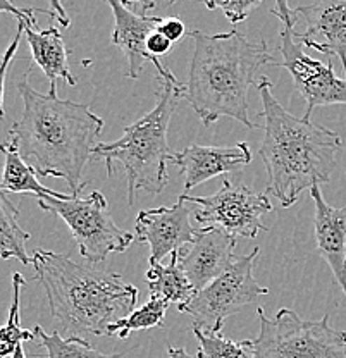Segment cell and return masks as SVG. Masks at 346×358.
Wrapping results in <instances>:
<instances>
[{
  "instance_id": "6da1fadb",
  "label": "cell",
  "mask_w": 346,
  "mask_h": 358,
  "mask_svg": "<svg viewBox=\"0 0 346 358\" xmlns=\"http://www.w3.org/2000/svg\"><path fill=\"white\" fill-rule=\"evenodd\" d=\"M28 78L29 71L17 81L24 110L10 128L9 141L38 178L64 179L71 195H81L90 185L83 179V169L100 143L103 119L83 103L36 92Z\"/></svg>"
},
{
  "instance_id": "7a4b0ae2",
  "label": "cell",
  "mask_w": 346,
  "mask_h": 358,
  "mask_svg": "<svg viewBox=\"0 0 346 358\" xmlns=\"http://www.w3.org/2000/svg\"><path fill=\"white\" fill-rule=\"evenodd\" d=\"M195 43L185 99L206 126L231 117L250 129L248 90L266 66H279L264 40L247 38L236 29L207 35L200 29L188 33Z\"/></svg>"
},
{
  "instance_id": "3957f363",
  "label": "cell",
  "mask_w": 346,
  "mask_h": 358,
  "mask_svg": "<svg viewBox=\"0 0 346 358\" xmlns=\"http://www.w3.org/2000/svg\"><path fill=\"white\" fill-rule=\"evenodd\" d=\"M264 110L259 155L267 171V193L291 207L305 189L329 182L343 140L321 124L296 117L274 96L269 78L257 81Z\"/></svg>"
},
{
  "instance_id": "277c9868",
  "label": "cell",
  "mask_w": 346,
  "mask_h": 358,
  "mask_svg": "<svg viewBox=\"0 0 346 358\" xmlns=\"http://www.w3.org/2000/svg\"><path fill=\"white\" fill-rule=\"evenodd\" d=\"M35 279L45 289L59 329L69 338L107 336L109 327L135 310L136 286L121 274L95 264L74 262L68 253L36 248L31 255Z\"/></svg>"
},
{
  "instance_id": "5b68a950",
  "label": "cell",
  "mask_w": 346,
  "mask_h": 358,
  "mask_svg": "<svg viewBox=\"0 0 346 358\" xmlns=\"http://www.w3.org/2000/svg\"><path fill=\"white\" fill-rule=\"evenodd\" d=\"M185 85L180 81H162L157 103L143 117L126 126L124 133L113 143H99L93 159L103 160L107 176L115 174V166H122L128 182V205H135L138 192L159 195L169 181L167 162L174 152L169 148L167 131L173 114L185 99Z\"/></svg>"
},
{
  "instance_id": "8992f818",
  "label": "cell",
  "mask_w": 346,
  "mask_h": 358,
  "mask_svg": "<svg viewBox=\"0 0 346 358\" xmlns=\"http://www.w3.org/2000/svg\"><path fill=\"white\" fill-rule=\"evenodd\" d=\"M260 333L250 339L255 358H346V333L329 326V315L303 320L289 308L267 317L257 308Z\"/></svg>"
},
{
  "instance_id": "52a82bcc",
  "label": "cell",
  "mask_w": 346,
  "mask_h": 358,
  "mask_svg": "<svg viewBox=\"0 0 346 358\" xmlns=\"http://www.w3.org/2000/svg\"><path fill=\"white\" fill-rule=\"evenodd\" d=\"M42 210L57 215L68 224L80 253L88 264L106 262L110 253H122L135 240V234L115 226L109 212V203L100 192H93L85 199L73 195L69 200L54 196L38 199Z\"/></svg>"
},
{
  "instance_id": "ba28073f",
  "label": "cell",
  "mask_w": 346,
  "mask_h": 358,
  "mask_svg": "<svg viewBox=\"0 0 346 358\" xmlns=\"http://www.w3.org/2000/svg\"><path fill=\"white\" fill-rule=\"evenodd\" d=\"M259 253L260 248H254L248 255L236 257L233 266L221 278L196 291L189 301L178 305L180 312L192 317L193 327L219 334L229 317L236 315L254 303L257 298L269 293V288L259 285L254 278V266Z\"/></svg>"
},
{
  "instance_id": "9c48e42d",
  "label": "cell",
  "mask_w": 346,
  "mask_h": 358,
  "mask_svg": "<svg viewBox=\"0 0 346 358\" xmlns=\"http://www.w3.org/2000/svg\"><path fill=\"white\" fill-rule=\"evenodd\" d=\"M271 13L282 24L281 42H279L282 62H279V66L288 69L295 81L296 90L307 102V110H305L303 117L310 121V115L315 107L346 106V80L336 76L333 59L324 64L305 54L303 45L295 36L296 17L291 7L284 0H277Z\"/></svg>"
},
{
  "instance_id": "30bf717a",
  "label": "cell",
  "mask_w": 346,
  "mask_h": 358,
  "mask_svg": "<svg viewBox=\"0 0 346 358\" xmlns=\"http://www.w3.org/2000/svg\"><path fill=\"white\" fill-rule=\"evenodd\" d=\"M221 189L208 196H195L181 193L186 201L199 205L195 208V221L203 227H215L226 233L243 238L259 236L267 226L260 222L264 214L273 210L267 193H259L248 186H234L228 178H222Z\"/></svg>"
},
{
  "instance_id": "8fae6325",
  "label": "cell",
  "mask_w": 346,
  "mask_h": 358,
  "mask_svg": "<svg viewBox=\"0 0 346 358\" xmlns=\"http://www.w3.org/2000/svg\"><path fill=\"white\" fill-rule=\"evenodd\" d=\"M109 7L114 14V31L110 40L117 45L128 61V78L136 80L140 78L143 66L152 62L157 71L161 81L176 83L178 78L169 71V67L162 64L159 59L152 57L147 52V38L152 31L159 28L162 17L154 16L150 10L154 9V2H119L109 0Z\"/></svg>"
},
{
  "instance_id": "7c38bea8",
  "label": "cell",
  "mask_w": 346,
  "mask_h": 358,
  "mask_svg": "<svg viewBox=\"0 0 346 358\" xmlns=\"http://www.w3.org/2000/svg\"><path fill=\"white\" fill-rule=\"evenodd\" d=\"M192 203L180 196L171 207L140 210L136 215L135 234L141 243L150 246L148 262H161L164 257L183 250L195 241L196 229L192 224Z\"/></svg>"
},
{
  "instance_id": "4fadbf2b",
  "label": "cell",
  "mask_w": 346,
  "mask_h": 358,
  "mask_svg": "<svg viewBox=\"0 0 346 358\" xmlns=\"http://www.w3.org/2000/svg\"><path fill=\"white\" fill-rule=\"evenodd\" d=\"M303 33H296L301 45L321 54L340 57L346 74V0H319L293 9Z\"/></svg>"
},
{
  "instance_id": "5bb4252c",
  "label": "cell",
  "mask_w": 346,
  "mask_h": 358,
  "mask_svg": "<svg viewBox=\"0 0 346 358\" xmlns=\"http://www.w3.org/2000/svg\"><path fill=\"white\" fill-rule=\"evenodd\" d=\"M234 248L236 238L233 234L215 227L196 229L195 241L180 250V264L195 291L203 289L233 266Z\"/></svg>"
},
{
  "instance_id": "9a60e30c",
  "label": "cell",
  "mask_w": 346,
  "mask_h": 358,
  "mask_svg": "<svg viewBox=\"0 0 346 358\" xmlns=\"http://www.w3.org/2000/svg\"><path fill=\"white\" fill-rule=\"evenodd\" d=\"M171 162L185 176L183 193L189 195V189L208 179L243 171L252 162V150L247 141H240L231 147L192 145L185 150L174 152Z\"/></svg>"
},
{
  "instance_id": "2e32d148",
  "label": "cell",
  "mask_w": 346,
  "mask_h": 358,
  "mask_svg": "<svg viewBox=\"0 0 346 358\" xmlns=\"http://www.w3.org/2000/svg\"><path fill=\"white\" fill-rule=\"evenodd\" d=\"M315 203V241L319 255L329 266L346 296V207H333L324 200L321 186L310 189Z\"/></svg>"
},
{
  "instance_id": "e0dca14e",
  "label": "cell",
  "mask_w": 346,
  "mask_h": 358,
  "mask_svg": "<svg viewBox=\"0 0 346 358\" xmlns=\"http://www.w3.org/2000/svg\"><path fill=\"white\" fill-rule=\"evenodd\" d=\"M36 28L38 26L24 22V35L28 40L29 50H31V59L43 71L50 83L48 93L57 95V80H64L69 87H74L78 83L68 64L69 52L57 26H48L47 29Z\"/></svg>"
},
{
  "instance_id": "ac0fdd59",
  "label": "cell",
  "mask_w": 346,
  "mask_h": 358,
  "mask_svg": "<svg viewBox=\"0 0 346 358\" xmlns=\"http://www.w3.org/2000/svg\"><path fill=\"white\" fill-rule=\"evenodd\" d=\"M0 152L3 154V173L0 179V186L6 193H21V195H36L38 199L43 196H54L59 200H69L73 195L52 192L38 181V174L35 173L29 164H26L23 157L17 152V147L13 141L7 140L0 143Z\"/></svg>"
},
{
  "instance_id": "d6986e66",
  "label": "cell",
  "mask_w": 346,
  "mask_h": 358,
  "mask_svg": "<svg viewBox=\"0 0 346 358\" xmlns=\"http://www.w3.org/2000/svg\"><path fill=\"white\" fill-rule=\"evenodd\" d=\"M147 279L150 298H159L167 303L183 305L192 300L193 294L196 293L181 267L180 252H174L171 255V262L167 266H162L161 262L150 264Z\"/></svg>"
},
{
  "instance_id": "ffe728a7",
  "label": "cell",
  "mask_w": 346,
  "mask_h": 358,
  "mask_svg": "<svg viewBox=\"0 0 346 358\" xmlns=\"http://www.w3.org/2000/svg\"><path fill=\"white\" fill-rule=\"evenodd\" d=\"M17 215L20 212L0 186V259H16L28 266L31 264V259L26 253V243L31 234L20 226Z\"/></svg>"
},
{
  "instance_id": "44dd1931",
  "label": "cell",
  "mask_w": 346,
  "mask_h": 358,
  "mask_svg": "<svg viewBox=\"0 0 346 358\" xmlns=\"http://www.w3.org/2000/svg\"><path fill=\"white\" fill-rule=\"evenodd\" d=\"M26 279L20 272L13 274V301L9 307L7 322L0 326V358H13L16 350L23 346L24 341L35 339V331L21 327V289Z\"/></svg>"
},
{
  "instance_id": "7402d4cb",
  "label": "cell",
  "mask_w": 346,
  "mask_h": 358,
  "mask_svg": "<svg viewBox=\"0 0 346 358\" xmlns=\"http://www.w3.org/2000/svg\"><path fill=\"white\" fill-rule=\"evenodd\" d=\"M35 336H38L40 346L45 350V358H122V355H107L93 348L83 338L64 339L59 331L47 334L42 326H36Z\"/></svg>"
},
{
  "instance_id": "603a6c76",
  "label": "cell",
  "mask_w": 346,
  "mask_h": 358,
  "mask_svg": "<svg viewBox=\"0 0 346 358\" xmlns=\"http://www.w3.org/2000/svg\"><path fill=\"white\" fill-rule=\"evenodd\" d=\"M169 305L171 303L159 300V298H150L147 303L133 310L128 317L113 324L109 327L107 336H117V338L126 339L129 338L133 331H148L155 329V327H162Z\"/></svg>"
},
{
  "instance_id": "cb8c5ba5",
  "label": "cell",
  "mask_w": 346,
  "mask_h": 358,
  "mask_svg": "<svg viewBox=\"0 0 346 358\" xmlns=\"http://www.w3.org/2000/svg\"><path fill=\"white\" fill-rule=\"evenodd\" d=\"M193 334L199 339V358H255L250 341H233L221 333H206L196 327Z\"/></svg>"
},
{
  "instance_id": "d4e9b609",
  "label": "cell",
  "mask_w": 346,
  "mask_h": 358,
  "mask_svg": "<svg viewBox=\"0 0 346 358\" xmlns=\"http://www.w3.org/2000/svg\"><path fill=\"white\" fill-rule=\"evenodd\" d=\"M203 6L210 10L221 9L233 24H238V22L247 20L248 14L257 9L260 2L259 0H245V2L243 0H236V2H208L207 0L203 2Z\"/></svg>"
},
{
  "instance_id": "484cf974",
  "label": "cell",
  "mask_w": 346,
  "mask_h": 358,
  "mask_svg": "<svg viewBox=\"0 0 346 358\" xmlns=\"http://www.w3.org/2000/svg\"><path fill=\"white\" fill-rule=\"evenodd\" d=\"M24 35V22L17 21V31L16 36L13 38L9 47H7L6 54H3L2 62H0V119L6 117V110H3V95H6V78H7V71H9L10 62H13L14 55H16L17 47H20L21 36Z\"/></svg>"
},
{
  "instance_id": "4316f807",
  "label": "cell",
  "mask_w": 346,
  "mask_h": 358,
  "mask_svg": "<svg viewBox=\"0 0 346 358\" xmlns=\"http://www.w3.org/2000/svg\"><path fill=\"white\" fill-rule=\"evenodd\" d=\"M0 13H7V14H13L16 16L17 21H24L31 26H38L36 24V17L35 14H48L50 17H54V13L50 10H43V9H24V7H16L13 6L10 2L7 0H0Z\"/></svg>"
},
{
  "instance_id": "83f0119b",
  "label": "cell",
  "mask_w": 346,
  "mask_h": 358,
  "mask_svg": "<svg viewBox=\"0 0 346 358\" xmlns=\"http://www.w3.org/2000/svg\"><path fill=\"white\" fill-rule=\"evenodd\" d=\"M159 33H162L171 43H178L186 35L185 22L178 17H162L161 24H159Z\"/></svg>"
},
{
  "instance_id": "f1b7e54d",
  "label": "cell",
  "mask_w": 346,
  "mask_h": 358,
  "mask_svg": "<svg viewBox=\"0 0 346 358\" xmlns=\"http://www.w3.org/2000/svg\"><path fill=\"white\" fill-rule=\"evenodd\" d=\"M173 45L174 43H171L162 33H159V29H155V31H152L150 36L147 38V52L152 57L161 61V57H164V55H167L173 50Z\"/></svg>"
},
{
  "instance_id": "f546056e",
  "label": "cell",
  "mask_w": 346,
  "mask_h": 358,
  "mask_svg": "<svg viewBox=\"0 0 346 358\" xmlns=\"http://www.w3.org/2000/svg\"><path fill=\"white\" fill-rule=\"evenodd\" d=\"M50 9H52V13H54L55 20L61 22V26H64V28H68V26L71 24V20H69L68 14H66L64 7H62L59 2H52V3H50Z\"/></svg>"
},
{
  "instance_id": "4dcf8cb0",
  "label": "cell",
  "mask_w": 346,
  "mask_h": 358,
  "mask_svg": "<svg viewBox=\"0 0 346 358\" xmlns=\"http://www.w3.org/2000/svg\"><path fill=\"white\" fill-rule=\"evenodd\" d=\"M167 353H169V358H199L193 357L186 352V348H174V346H167Z\"/></svg>"
},
{
  "instance_id": "1f68e13d",
  "label": "cell",
  "mask_w": 346,
  "mask_h": 358,
  "mask_svg": "<svg viewBox=\"0 0 346 358\" xmlns=\"http://www.w3.org/2000/svg\"><path fill=\"white\" fill-rule=\"evenodd\" d=\"M13 358H26V353H24L23 346H20V348L16 350V353H14Z\"/></svg>"
}]
</instances>
